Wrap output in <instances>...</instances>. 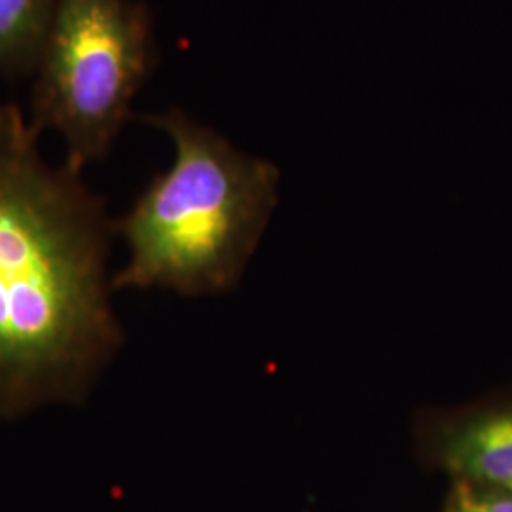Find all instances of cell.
<instances>
[{
    "label": "cell",
    "instance_id": "obj_7",
    "mask_svg": "<svg viewBox=\"0 0 512 512\" xmlns=\"http://www.w3.org/2000/svg\"><path fill=\"white\" fill-rule=\"evenodd\" d=\"M25 139H29V133L23 129L14 112L0 105V150L14 147Z\"/></svg>",
    "mask_w": 512,
    "mask_h": 512
},
{
    "label": "cell",
    "instance_id": "obj_1",
    "mask_svg": "<svg viewBox=\"0 0 512 512\" xmlns=\"http://www.w3.org/2000/svg\"><path fill=\"white\" fill-rule=\"evenodd\" d=\"M103 209L31 137L0 150V416L76 404L122 346Z\"/></svg>",
    "mask_w": 512,
    "mask_h": 512
},
{
    "label": "cell",
    "instance_id": "obj_3",
    "mask_svg": "<svg viewBox=\"0 0 512 512\" xmlns=\"http://www.w3.org/2000/svg\"><path fill=\"white\" fill-rule=\"evenodd\" d=\"M152 59V23L141 4L55 0L38 59L37 118L63 137L71 169L109 152Z\"/></svg>",
    "mask_w": 512,
    "mask_h": 512
},
{
    "label": "cell",
    "instance_id": "obj_4",
    "mask_svg": "<svg viewBox=\"0 0 512 512\" xmlns=\"http://www.w3.org/2000/svg\"><path fill=\"white\" fill-rule=\"evenodd\" d=\"M440 456L458 475L512 490V410L450 427L440 439Z\"/></svg>",
    "mask_w": 512,
    "mask_h": 512
},
{
    "label": "cell",
    "instance_id": "obj_2",
    "mask_svg": "<svg viewBox=\"0 0 512 512\" xmlns=\"http://www.w3.org/2000/svg\"><path fill=\"white\" fill-rule=\"evenodd\" d=\"M148 122L171 139L175 156L120 222L128 262L112 275V287L226 291L274 211L279 171L183 110Z\"/></svg>",
    "mask_w": 512,
    "mask_h": 512
},
{
    "label": "cell",
    "instance_id": "obj_5",
    "mask_svg": "<svg viewBox=\"0 0 512 512\" xmlns=\"http://www.w3.org/2000/svg\"><path fill=\"white\" fill-rule=\"evenodd\" d=\"M55 0H0V67L25 69L38 63L48 37Z\"/></svg>",
    "mask_w": 512,
    "mask_h": 512
},
{
    "label": "cell",
    "instance_id": "obj_6",
    "mask_svg": "<svg viewBox=\"0 0 512 512\" xmlns=\"http://www.w3.org/2000/svg\"><path fill=\"white\" fill-rule=\"evenodd\" d=\"M452 512H512V497L476 494L467 484H463L456 494Z\"/></svg>",
    "mask_w": 512,
    "mask_h": 512
}]
</instances>
